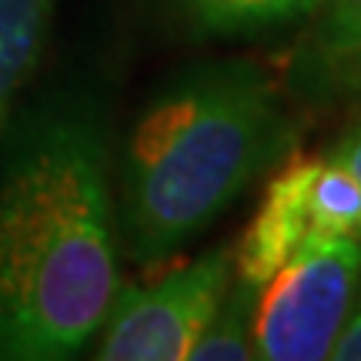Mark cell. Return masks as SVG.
<instances>
[{"instance_id":"cell-6","label":"cell","mask_w":361,"mask_h":361,"mask_svg":"<svg viewBox=\"0 0 361 361\" xmlns=\"http://www.w3.org/2000/svg\"><path fill=\"white\" fill-rule=\"evenodd\" d=\"M298 54V84L318 97H361V0H324Z\"/></svg>"},{"instance_id":"cell-3","label":"cell","mask_w":361,"mask_h":361,"mask_svg":"<svg viewBox=\"0 0 361 361\" xmlns=\"http://www.w3.org/2000/svg\"><path fill=\"white\" fill-rule=\"evenodd\" d=\"M361 288V241H308L258 288L251 348L261 361L331 358Z\"/></svg>"},{"instance_id":"cell-5","label":"cell","mask_w":361,"mask_h":361,"mask_svg":"<svg viewBox=\"0 0 361 361\" xmlns=\"http://www.w3.org/2000/svg\"><path fill=\"white\" fill-rule=\"evenodd\" d=\"M308 168L311 161H298L271 180L258 214L247 224L245 238L234 251V274L251 288H261L268 278H274L298 255V247L311 241L308 204H305Z\"/></svg>"},{"instance_id":"cell-12","label":"cell","mask_w":361,"mask_h":361,"mask_svg":"<svg viewBox=\"0 0 361 361\" xmlns=\"http://www.w3.org/2000/svg\"><path fill=\"white\" fill-rule=\"evenodd\" d=\"M331 358L338 361H361V305L348 314V322L338 335L335 348H331Z\"/></svg>"},{"instance_id":"cell-9","label":"cell","mask_w":361,"mask_h":361,"mask_svg":"<svg viewBox=\"0 0 361 361\" xmlns=\"http://www.w3.org/2000/svg\"><path fill=\"white\" fill-rule=\"evenodd\" d=\"M180 13L207 34H245L291 24L322 11L324 0H174Z\"/></svg>"},{"instance_id":"cell-1","label":"cell","mask_w":361,"mask_h":361,"mask_svg":"<svg viewBox=\"0 0 361 361\" xmlns=\"http://www.w3.org/2000/svg\"><path fill=\"white\" fill-rule=\"evenodd\" d=\"M111 134L101 104L57 90L0 130V361L74 358L117 288Z\"/></svg>"},{"instance_id":"cell-11","label":"cell","mask_w":361,"mask_h":361,"mask_svg":"<svg viewBox=\"0 0 361 361\" xmlns=\"http://www.w3.org/2000/svg\"><path fill=\"white\" fill-rule=\"evenodd\" d=\"M328 157L338 161L341 168H348L351 174H355V180L361 184V117L345 130V134H341V141L328 151Z\"/></svg>"},{"instance_id":"cell-7","label":"cell","mask_w":361,"mask_h":361,"mask_svg":"<svg viewBox=\"0 0 361 361\" xmlns=\"http://www.w3.org/2000/svg\"><path fill=\"white\" fill-rule=\"evenodd\" d=\"M57 0H0V130L13 117L51 37Z\"/></svg>"},{"instance_id":"cell-2","label":"cell","mask_w":361,"mask_h":361,"mask_svg":"<svg viewBox=\"0 0 361 361\" xmlns=\"http://www.w3.org/2000/svg\"><path fill=\"white\" fill-rule=\"evenodd\" d=\"M291 141V117L261 67L218 61L184 71L157 90L124 141L117 238L141 264L168 261L281 161Z\"/></svg>"},{"instance_id":"cell-10","label":"cell","mask_w":361,"mask_h":361,"mask_svg":"<svg viewBox=\"0 0 361 361\" xmlns=\"http://www.w3.org/2000/svg\"><path fill=\"white\" fill-rule=\"evenodd\" d=\"M255 298H258V288H251L241 278H238V284L231 281L228 295L221 298V305L207 318L201 335L194 338L188 358L191 361H251L255 358V348H251Z\"/></svg>"},{"instance_id":"cell-8","label":"cell","mask_w":361,"mask_h":361,"mask_svg":"<svg viewBox=\"0 0 361 361\" xmlns=\"http://www.w3.org/2000/svg\"><path fill=\"white\" fill-rule=\"evenodd\" d=\"M305 204H308L311 241H331V238L361 241V184L338 161L331 157L311 161Z\"/></svg>"},{"instance_id":"cell-4","label":"cell","mask_w":361,"mask_h":361,"mask_svg":"<svg viewBox=\"0 0 361 361\" xmlns=\"http://www.w3.org/2000/svg\"><path fill=\"white\" fill-rule=\"evenodd\" d=\"M234 281V251L214 247L151 284L117 288L101 328L94 358L101 361H178L188 358L221 298Z\"/></svg>"}]
</instances>
